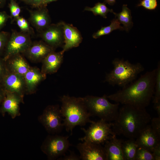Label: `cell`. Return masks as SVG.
<instances>
[{
	"label": "cell",
	"mask_w": 160,
	"mask_h": 160,
	"mask_svg": "<svg viewBox=\"0 0 160 160\" xmlns=\"http://www.w3.org/2000/svg\"><path fill=\"white\" fill-rule=\"evenodd\" d=\"M39 33L42 41L55 49L64 45V30L62 21L57 24H51Z\"/></svg>",
	"instance_id": "10"
},
{
	"label": "cell",
	"mask_w": 160,
	"mask_h": 160,
	"mask_svg": "<svg viewBox=\"0 0 160 160\" xmlns=\"http://www.w3.org/2000/svg\"><path fill=\"white\" fill-rule=\"evenodd\" d=\"M8 71L5 61L0 57V84Z\"/></svg>",
	"instance_id": "33"
},
{
	"label": "cell",
	"mask_w": 160,
	"mask_h": 160,
	"mask_svg": "<svg viewBox=\"0 0 160 160\" xmlns=\"http://www.w3.org/2000/svg\"><path fill=\"white\" fill-rule=\"evenodd\" d=\"M21 1L25 4L36 8L44 6V0H21Z\"/></svg>",
	"instance_id": "34"
},
{
	"label": "cell",
	"mask_w": 160,
	"mask_h": 160,
	"mask_svg": "<svg viewBox=\"0 0 160 160\" xmlns=\"http://www.w3.org/2000/svg\"><path fill=\"white\" fill-rule=\"evenodd\" d=\"M123 141L115 135L105 143L107 160H124L121 148Z\"/></svg>",
	"instance_id": "21"
},
{
	"label": "cell",
	"mask_w": 160,
	"mask_h": 160,
	"mask_svg": "<svg viewBox=\"0 0 160 160\" xmlns=\"http://www.w3.org/2000/svg\"><path fill=\"white\" fill-rule=\"evenodd\" d=\"M10 18L4 12L0 11V31L5 25L8 20Z\"/></svg>",
	"instance_id": "35"
},
{
	"label": "cell",
	"mask_w": 160,
	"mask_h": 160,
	"mask_svg": "<svg viewBox=\"0 0 160 160\" xmlns=\"http://www.w3.org/2000/svg\"><path fill=\"white\" fill-rule=\"evenodd\" d=\"M0 85L5 92L14 94L23 98L25 94L24 76L8 71Z\"/></svg>",
	"instance_id": "11"
},
{
	"label": "cell",
	"mask_w": 160,
	"mask_h": 160,
	"mask_svg": "<svg viewBox=\"0 0 160 160\" xmlns=\"http://www.w3.org/2000/svg\"><path fill=\"white\" fill-rule=\"evenodd\" d=\"M55 49L43 41L32 42L26 51L23 54L31 61L41 62L50 53Z\"/></svg>",
	"instance_id": "13"
},
{
	"label": "cell",
	"mask_w": 160,
	"mask_h": 160,
	"mask_svg": "<svg viewBox=\"0 0 160 160\" xmlns=\"http://www.w3.org/2000/svg\"><path fill=\"white\" fill-rule=\"evenodd\" d=\"M82 99L91 116H97L108 122L114 121L117 118L120 103H111L107 95H104L102 97L87 95Z\"/></svg>",
	"instance_id": "5"
},
{
	"label": "cell",
	"mask_w": 160,
	"mask_h": 160,
	"mask_svg": "<svg viewBox=\"0 0 160 160\" xmlns=\"http://www.w3.org/2000/svg\"><path fill=\"white\" fill-rule=\"evenodd\" d=\"M91 124L87 129L81 128L85 135L79 140L101 145L116 135L112 129L113 123L100 119Z\"/></svg>",
	"instance_id": "6"
},
{
	"label": "cell",
	"mask_w": 160,
	"mask_h": 160,
	"mask_svg": "<svg viewBox=\"0 0 160 160\" xmlns=\"http://www.w3.org/2000/svg\"><path fill=\"white\" fill-rule=\"evenodd\" d=\"M84 10L92 12L94 15H99L105 18H107L106 15L108 12H113V9L108 8L105 3L100 2L96 3L93 7H86Z\"/></svg>",
	"instance_id": "25"
},
{
	"label": "cell",
	"mask_w": 160,
	"mask_h": 160,
	"mask_svg": "<svg viewBox=\"0 0 160 160\" xmlns=\"http://www.w3.org/2000/svg\"><path fill=\"white\" fill-rule=\"evenodd\" d=\"M119 29L124 30L123 27L120 25V23L116 18L111 21L110 25L107 26L102 27L97 32L95 33L92 35V37L95 39H97L101 36L108 35L114 30Z\"/></svg>",
	"instance_id": "24"
},
{
	"label": "cell",
	"mask_w": 160,
	"mask_h": 160,
	"mask_svg": "<svg viewBox=\"0 0 160 160\" xmlns=\"http://www.w3.org/2000/svg\"><path fill=\"white\" fill-rule=\"evenodd\" d=\"M82 160H107L104 147L101 144L84 141L76 146Z\"/></svg>",
	"instance_id": "12"
},
{
	"label": "cell",
	"mask_w": 160,
	"mask_h": 160,
	"mask_svg": "<svg viewBox=\"0 0 160 160\" xmlns=\"http://www.w3.org/2000/svg\"><path fill=\"white\" fill-rule=\"evenodd\" d=\"M63 54L61 51H52L49 53L41 61V71L47 75L56 73L63 62Z\"/></svg>",
	"instance_id": "19"
},
{
	"label": "cell",
	"mask_w": 160,
	"mask_h": 160,
	"mask_svg": "<svg viewBox=\"0 0 160 160\" xmlns=\"http://www.w3.org/2000/svg\"><path fill=\"white\" fill-rule=\"evenodd\" d=\"M58 159V160H79L81 159L80 156L76 155L74 152L71 151L69 155Z\"/></svg>",
	"instance_id": "36"
},
{
	"label": "cell",
	"mask_w": 160,
	"mask_h": 160,
	"mask_svg": "<svg viewBox=\"0 0 160 160\" xmlns=\"http://www.w3.org/2000/svg\"><path fill=\"white\" fill-rule=\"evenodd\" d=\"M138 147L135 139H129L123 141L121 148L124 160H135Z\"/></svg>",
	"instance_id": "22"
},
{
	"label": "cell",
	"mask_w": 160,
	"mask_h": 160,
	"mask_svg": "<svg viewBox=\"0 0 160 160\" xmlns=\"http://www.w3.org/2000/svg\"><path fill=\"white\" fill-rule=\"evenodd\" d=\"M112 63L113 68L106 74L105 81L113 86L123 87L133 82L144 70L140 63L132 64L128 60L115 58Z\"/></svg>",
	"instance_id": "4"
},
{
	"label": "cell",
	"mask_w": 160,
	"mask_h": 160,
	"mask_svg": "<svg viewBox=\"0 0 160 160\" xmlns=\"http://www.w3.org/2000/svg\"><path fill=\"white\" fill-rule=\"evenodd\" d=\"M5 93V97L0 108V112L3 116L7 113L12 118L14 119L20 115V104L23 103V98L14 94Z\"/></svg>",
	"instance_id": "14"
},
{
	"label": "cell",
	"mask_w": 160,
	"mask_h": 160,
	"mask_svg": "<svg viewBox=\"0 0 160 160\" xmlns=\"http://www.w3.org/2000/svg\"><path fill=\"white\" fill-rule=\"evenodd\" d=\"M34 10H29V21L39 32H40L51 23V20L46 6H44Z\"/></svg>",
	"instance_id": "15"
},
{
	"label": "cell",
	"mask_w": 160,
	"mask_h": 160,
	"mask_svg": "<svg viewBox=\"0 0 160 160\" xmlns=\"http://www.w3.org/2000/svg\"><path fill=\"white\" fill-rule=\"evenodd\" d=\"M151 119L145 108L123 105L119 109L112 129L116 135H122L129 139H135Z\"/></svg>",
	"instance_id": "2"
},
{
	"label": "cell",
	"mask_w": 160,
	"mask_h": 160,
	"mask_svg": "<svg viewBox=\"0 0 160 160\" xmlns=\"http://www.w3.org/2000/svg\"><path fill=\"white\" fill-rule=\"evenodd\" d=\"M153 103L160 102V63L159 62L156 68L155 83Z\"/></svg>",
	"instance_id": "26"
},
{
	"label": "cell",
	"mask_w": 160,
	"mask_h": 160,
	"mask_svg": "<svg viewBox=\"0 0 160 160\" xmlns=\"http://www.w3.org/2000/svg\"><path fill=\"white\" fill-rule=\"evenodd\" d=\"M57 0H44V5L47 6V4L53 1H57Z\"/></svg>",
	"instance_id": "41"
},
{
	"label": "cell",
	"mask_w": 160,
	"mask_h": 160,
	"mask_svg": "<svg viewBox=\"0 0 160 160\" xmlns=\"http://www.w3.org/2000/svg\"><path fill=\"white\" fill-rule=\"evenodd\" d=\"M62 103L60 108L64 126L66 130L72 134L73 129L77 126H85L88 123L94 121L84 104L82 97H76L64 95L60 97Z\"/></svg>",
	"instance_id": "3"
},
{
	"label": "cell",
	"mask_w": 160,
	"mask_h": 160,
	"mask_svg": "<svg viewBox=\"0 0 160 160\" xmlns=\"http://www.w3.org/2000/svg\"><path fill=\"white\" fill-rule=\"evenodd\" d=\"M25 86V94H31L34 93L39 83L46 78V75L36 67H31L24 75Z\"/></svg>",
	"instance_id": "17"
},
{
	"label": "cell",
	"mask_w": 160,
	"mask_h": 160,
	"mask_svg": "<svg viewBox=\"0 0 160 160\" xmlns=\"http://www.w3.org/2000/svg\"><path fill=\"white\" fill-rule=\"evenodd\" d=\"M151 126L153 131L160 138V117L153 118L151 120Z\"/></svg>",
	"instance_id": "32"
},
{
	"label": "cell",
	"mask_w": 160,
	"mask_h": 160,
	"mask_svg": "<svg viewBox=\"0 0 160 160\" xmlns=\"http://www.w3.org/2000/svg\"><path fill=\"white\" fill-rule=\"evenodd\" d=\"M113 13L120 23L123 25L124 29L128 31L132 26L133 23L131 10L127 7V5H123L121 12L117 13L113 12Z\"/></svg>",
	"instance_id": "23"
},
{
	"label": "cell",
	"mask_w": 160,
	"mask_h": 160,
	"mask_svg": "<svg viewBox=\"0 0 160 160\" xmlns=\"http://www.w3.org/2000/svg\"><path fill=\"white\" fill-rule=\"evenodd\" d=\"M21 31L28 33L30 35L33 34L34 32L27 20L24 18L19 16L15 20Z\"/></svg>",
	"instance_id": "27"
},
{
	"label": "cell",
	"mask_w": 160,
	"mask_h": 160,
	"mask_svg": "<svg viewBox=\"0 0 160 160\" xmlns=\"http://www.w3.org/2000/svg\"><path fill=\"white\" fill-rule=\"evenodd\" d=\"M154 160H160V143L158 144L152 152Z\"/></svg>",
	"instance_id": "37"
},
{
	"label": "cell",
	"mask_w": 160,
	"mask_h": 160,
	"mask_svg": "<svg viewBox=\"0 0 160 160\" xmlns=\"http://www.w3.org/2000/svg\"><path fill=\"white\" fill-rule=\"evenodd\" d=\"M30 35L22 32L13 31L6 44L3 57L6 61L18 54H23L31 43Z\"/></svg>",
	"instance_id": "9"
},
{
	"label": "cell",
	"mask_w": 160,
	"mask_h": 160,
	"mask_svg": "<svg viewBox=\"0 0 160 160\" xmlns=\"http://www.w3.org/2000/svg\"><path fill=\"white\" fill-rule=\"evenodd\" d=\"M9 36L8 33L0 31V57L4 52Z\"/></svg>",
	"instance_id": "31"
},
{
	"label": "cell",
	"mask_w": 160,
	"mask_h": 160,
	"mask_svg": "<svg viewBox=\"0 0 160 160\" xmlns=\"http://www.w3.org/2000/svg\"><path fill=\"white\" fill-rule=\"evenodd\" d=\"M153 108L157 112L158 117H160V102L153 103Z\"/></svg>",
	"instance_id": "39"
},
{
	"label": "cell",
	"mask_w": 160,
	"mask_h": 160,
	"mask_svg": "<svg viewBox=\"0 0 160 160\" xmlns=\"http://www.w3.org/2000/svg\"><path fill=\"white\" fill-rule=\"evenodd\" d=\"M68 136L49 135L43 141L41 148L49 160H55L64 155L71 145Z\"/></svg>",
	"instance_id": "7"
},
{
	"label": "cell",
	"mask_w": 160,
	"mask_h": 160,
	"mask_svg": "<svg viewBox=\"0 0 160 160\" xmlns=\"http://www.w3.org/2000/svg\"><path fill=\"white\" fill-rule=\"evenodd\" d=\"M156 68L146 72L107 98L116 103L145 108L150 104L154 92Z\"/></svg>",
	"instance_id": "1"
},
{
	"label": "cell",
	"mask_w": 160,
	"mask_h": 160,
	"mask_svg": "<svg viewBox=\"0 0 160 160\" xmlns=\"http://www.w3.org/2000/svg\"><path fill=\"white\" fill-rule=\"evenodd\" d=\"M137 6H142L145 9L153 10L155 9L157 6V0H140V3Z\"/></svg>",
	"instance_id": "30"
},
{
	"label": "cell",
	"mask_w": 160,
	"mask_h": 160,
	"mask_svg": "<svg viewBox=\"0 0 160 160\" xmlns=\"http://www.w3.org/2000/svg\"><path fill=\"white\" fill-rule=\"evenodd\" d=\"M64 30V44L61 52H64L73 47L79 46L83 38L78 30L72 25L62 21Z\"/></svg>",
	"instance_id": "16"
},
{
	"label": "cell",
	"mask_w": 160,
	"mask_h": 160,
	"mask_svg": "<svg viewBox=\"0 0 160 160\" xmlns=\"http://www.w3.org/2000/svg\"><path fill=\"white\" fill-rule=\"evenodd\" d=\"M160 138L148 124L136 139L138 147L143 148L152 153L153 149L160 143Z\"/></svg>",
	"instance_id": "18"
},
{
	"label": "cell",
	"mask_w": 160,
	"mask_h": 160,
	"mask_svg": "<svg viewBox=\"0 0 160 160\" xmlns=\"http://www.w3.org/2000/svg\"><path fill=\"white\" fill-rule=\"evenodd\" d=\"M9 71L24 76L31 66L21 54H18L9 57L6 61Z\"/></svg>",
	"instance_id": "20"
},
{
	"label": "cell",
	"mask_w": 160,
	"mask_h": 160,
	"mask_svg": "<svg viewBox=\"0 0 160 160\" xmlns=\"http://www.w3.org/2000/svg\"><path fill=\"white\" fill-rule=\"evenodd\" d=\"M5 96V93L2 88L0 85V108Z\"/></svg>",
	"instance_id": "38"
},
{
	"label": "cell",
	"mask_w": 160,
	"mask_h": 160,
	"mask_svg": "<svg viewBox=\"0 0 160 160\" xmlns=\"http://www.w3.org/2000/svg\"><path fill=\"white\" fill-rule=\"evenodd\" d=\"M9 7L10 13V17L13 18L15 20L20 16L21 8L15 0H10Z\"/></svg>",
	"instance_id": "29"
},
{
	"label": "cell",
	"mask_w": 160,
	"mask_h": 160,
	"mask_svg": "<svg viewBox=\"0 0 160 160\" xmlns=\"http://www.w3.org/2000/svg\"><path fill=\"white\" fill-rule=\"evenodd\" d=\"M47 132L55 134L61 132L64 127L60 108L59 105L47 106L38 118Z\"/></svg>",
	"instance_id": "8"
},
{
	"label": "cell",
	"mask_w": 160,
	"mask_h": 160,
	"mask_svg": "<svg viewBox=\"0 0 160 160\" xmlns=\"http://www.w3.org/2000/svg\"><path fill=\"white\" fill-rule=\"evenodd\" d=\"M135 160H154V158L151 152L143 148L138 147Z\"/></svg>",
	"instance_id": "28"
},
{
	"label": "cell",
	"mask_w": 160,
	"mask_h": 160,
	"mask_svg": "<svg viewBox=\"0 0 160 160\" xmlns=\"http://www.w3.org/2000/svg\"><path fill=\"white\" fill-rule=\"evenodd\" d=\"M6 0H0V7L3 6L5 3Z\"/></svg>",
	"instance_id": "42"
},
{
	"label": "cell",
	"mask_w": 160,
	"mask_h": 160,
	"mask_svg": "<svg viewBox=\"0 0 160 160\" xmlns=\"http://www.w3.org/2000/svg\"><path fill=\"white\" fill-rule=\"evenodd\" d=\"M104 3H107L110 5H113L116 2V0H104Z\"/></svg>",
	"instance_id": "40"
}]
</instances>
